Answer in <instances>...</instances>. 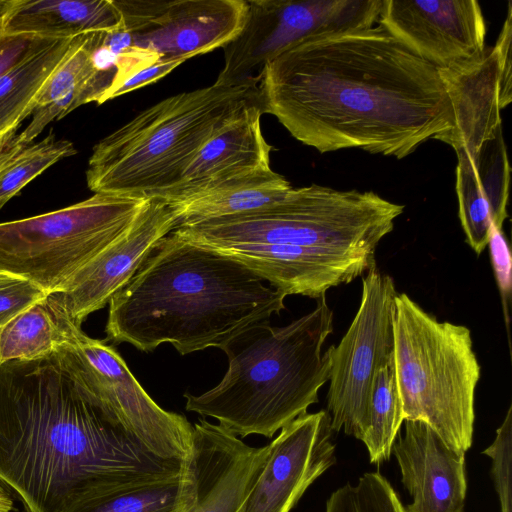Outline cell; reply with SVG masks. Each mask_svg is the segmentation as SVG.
I'll use <instances>...</instances> for the list:
<instances>
[{
	"label": "cell",
	"instance_id": "1",
	"mask_svg": "<svg viewBox=\"0 0 512 512\" xmlns=\"http://www.w3.org/2000/svg\"><path fill=\"white\" fill-rule=\"evenodd\" d=\"M259 107L320 153L405 158L453 127L439 72L382 25L307 40L266 64Z\"/></svg>",
	"mask_w": 512,
	"mask_h": 512
},
{
	"label": "cell",
	"instance_id": "2",
	"mask_svg": "<svg viewBox=\"0 0 512 512\" xmlns=\"http://www.w3.org/2000/svg\"><path fill=\"white\" fill-rule=\"evenodd\" d=\"M186 471L119 423L67 347L0 364V486L24 512H75Z\"/></svg>",
	"mask_w": 512,
	"mask_h": 512
},
{
	"label": "cell",
	"instance_id": "3",
	"mask_svg": "<svg viewBox=\"0 0 512 512\" xmlns=\"http://www.w3.org/2000/svg\"><path fill=\"white\" fill-rule=\"evenodd\" d=\"M264 282L237 259L170 232L111 298L104 341L144 352L170 343L181 355L221 349L285 309L286 295Z\"/></svg>",
	"mask_w": 512,
	"mask_h": 512
},
{
	"label": "cell",
	"instance_id": "4",
	"mask_svg": "<svg viewBox=\"0 0 512 512\" xmlns=\"http://www.w3.org/2000/svg\"><path fill=\"white\" fill-rule=\"evenodd\" d=\"M332 331L325 297L286 326L248 327L221 348L228 369L219 384L201 395L184 394L186 410L215 418L235 436L273 437L318 402L330 377L332 345L321 350Z\"/></svg>",
	"mask_w": 512,
	"mask_h": 512
},
{
	"label": "cell",
	"instance_id": "5",
	"mask_svg": "<svg viewBox=\"0 0 512 512\" xmlns=\"http://www.w3.org/2000/svg\"><path fill=\"white\" fill-rule=\"evenodd\" d=\"M258 87L212 84L146 108L92 149L86 170L94 193L160 199L181 179L203 145L243 108Z\"/></svg>",
	"mask_w": 512,
	"mask_h": 512
},
{
	"label": "cell",
	"instance_id": "6",
	"mask_svg": "<svg viewBox=\"0 0 512 512\" xmlns=\"http://www.w3.org/2000/svg\"><path fill=\"white\" fill-rule=\"evenodd\" d=\"M403 211L404 205L373 191L312 184L291 188L262 209L178 226L173 232L203 246L286 244L376 260L378 244Z\"/></svg>",
	"mask_w": 512,
	"mask_h": 512
},
{
	"label": "cell",
	"instance_id": "7",
	"mask_svg": "<svg viewBox=\"0 0 512 512\" xmlns=\"http://www.w3.org/2000/svg\"><path fill=\"white\" fill-rule=\"evenodd\" d=\"M394 365L403 419L429 425L449 446L473 442L481 367L464 325L438 321L405 293L394 311Z\"/></svg>",
	"mask_w": 512,
	"mask_h": 512
},
{
	"label": "cell",
	"instance_id": "8",
	"mask_svg": "<svg viewBox=\"0 0 512 512\" xmlns=\"http://www.w3.org/2000/svg\"><path fill=\"white\" fill-rule=\"evenodd\" d=\"M147 201L94 193L56 211L0 223V273L53 293L119 237Z\"/></svg>",
	"mask_w": 512,
	"mask_h": 512
},
{
	"label": "cell",
	"instance_id": "9",
	"mask_svg": "<svg viewBox=\"0 0 512 512\" xmlns=\"http://www.w3.org/2000/svg\"><path fill=\"white\" fill-rule=\"evenodd\" d=\"M383 0H247L240 33L224 47L214 84L258 87L263 67L310 39L366 29L378 21Z\"/></svg>",
	"mask_w": 512,
	"mask_h": 512
},
{
	"label": "cell",
	"instance_id": "10",
	"mask_svg": "<svg viewBox=\"0 0 512 512\" xmlns=\"http://www.w3.org/2000/svg\"><path fill=\"white\" fill-rule=\"evenodd\" d=\"M397 294L392 277L376 266L363 275L358 311L340 343L332 345L326 402L333 432L364 439L374 377L394 357Z\"/></svg>",
	"mask_w": 512,
	"mask_h": 512
},
{
	"label": "cell",
	"instance_id": "11",
	"mask_svg": "<svg viewBox=\"0 0 512 512\" xmlns=\"http://www.w3.org/2000/svg\"><path fill=\"white\" fill-rule=\"evenodd\" d=\"M57 313L67 337L62 346L72 352L86 384L102 405L155 455L187 461L193 426L186 417L161 408L113 346L87 336L81 327Z\"/></svg>",
	"mask_w": 512,
	"mask_h": 512
},
{
	"label": "cell",
	"instance_id": "12",
	"mask_svg": "<svg viewBox=\"0 0 512 512\" xmlns=\"http://www.w3.org/2000/svg\"><path fill=\"white\" fill-rule=\"evenodd\" d=\"M134 46L160 59H184L224 48L242 30L247 0H113Z\"/></svg>",
	"mask_w": 512,
	"mask_h": 512
},
{
	"label": "cell",
	"instance_id": "13",
	"mask_svg": "<svg viewBox=\"0 0 512 512\" xmlns=\"http://www.w3.org/2000/svg\"><path fill=\"white\" fill-rule=\"evenodd\" d=\"M377 23L438 71L461 69L486 50L476 0H383Z\"/></svg>",
	"mask_w": 512,
	"mask_h": 512
},
{
	"label": "cell",
	"instance_id": "14",
	"mask_svg": "<svg viewBox=\"0 0 512 512\" xmlns=\"http://www.w3.org/2000/svg\"><path fill=\"white\" fill-rule=\"evenodd\" d=\"M177 227L174 208L160 199H148L132 224L90 261L78 269L48 302L73 324L107 305L134 275L151 247Z\"/></svg>",
	"mask_w": 512,
	"mask_h": 512
},
{
	"label": "cell",
	"instance_id": "15",
	"mask_svg": "<svg viewBox=\"0 0 512 512\" xmlns=\"http://www.w3.org/2000/svg\"><path fill=\"white\" fill-rule=\"evenodd\" d=\"M512 5L496 44L458 70H440L453 110V127L437 136L454 151L473 150L500 129V111L512 101Z\"/></svg>",
	"mask_w": 512,
	"mask_h": 512
},
{
	"label": "cell",
	"instance_id": "16",
	"mask_svg": "<svg viewBox=\"0 0 512 512\" xmlns=\"http://www.w3.org/2000/svg\"><path fill=\"white\" fill-rule=\"evenodd\" d=\"M331 417L305 413L281 429L265 465L237 512H290L306 489L336 462Z\"/></svg>",
	"mask_w": 512,
	"mask_h": 512
},
{
	"label": "cell",
	"instance_id": "17",
	"mask_svg": "<svg viewBox=\"0 0 512 512\" xmlns=\"http://www.w3.org/2000/svg\"><path fill=\"white\" fill-rule=\"evenodd\" d=\"M270 445L251 447L219 424L199 419L187 461L195 500L187 512H237L260 475Z\"/></svg>",
	"mask_w": 512,
	"mask_h": 512
},
{
	"label": "cell",
	"instance_id": "18",
	"mask_svg": "<svg viewBox=\"0 0 512 512\" xmlns=\"http://www.w3.org/2000/svg\"><path fill=\"white\" fill-rule=\"evenodd\" d=\"M391 453L413 501L406 512H464L465 452L449 446L429 425L405 420Z\"/></svg>",
	"mask_w": 512,
	"mask_h": 512
},
{
	"label": "cell",
	"instance_id": "19",
	"mask_svg": "<svg viewBox=\"0 0 512 512\" xmlns=\"http://www.w3.org/2000/svg\"><path fill=\"white\" fill-rule=\"evenodd\" d=\"M206 247L237 259L286 296L320 299L330 288L348 284L376 266L373 259L295 245L223 244Z\"/></svg>",
	"mask_w": 512,
	"mask_h": 512
},
{
	"label": "cell",
	"instance_id": "20",
	"mask_svg": "<svg viewBox=\"0 0 512 512\" xmlns=\"http://www.w3.org/2000/svg\"><path fill=\"white\" fill-rule=\"evenodd\" d=\"M258 103L243 108L199 150L180 181L160 200L177 203L225 181L270 169L272 146L261 129Z\"/></svg>",
	"mask_w": 512,
	"mask_h": 512
},
{
	"label": "cell",
	"instance_id": "21",
	"mask_svg": "<svg viewBox=\"0 0 512 512\" xmlns=\"http://www.w3.org/2000/svg\"><path fill=\"white\" fill-rule=\"evenodd\" d=\"M456 193L466 242L480 255L488 246L492 224L503 229L511 168L500 129L473 150L456 151Z\"/></svg>",
	"mask_w": 512,
	"mask_h": 512
},
{
	"label": "cell",
	"instance_id": "22",
	"mask_svg": "<svg viewBox=\"0 0 512 512\" xmlns=\"http://www.w3.org/2000/svg\"><path fill=\"white\" fill-rule=\"evenodd\" d=\"M99 32L80 35L60 64L49 76L34 103L31 121L18 133V141L31 144L53 121L64 118L76 108L102 99L111 82L93 65L92 52Z\"/></svg>",
	"mask_w": 512,
	"mask_h": 512
},
{
	"label": "cell",
	"instance_id": "23",
	"mask_svg": "<svg viewBox=\"0 0 512 512\" xmlns=\"http://www.w3.org/2000/svg\"><path fill=\"white\" fill-rule=\"evenodd\" d=\"M0 18L8 33L55 40L121 27L113 0H7Z\"/></svg>",
	"mask_w": 512,
	"mask_h": 512
},
{
	"label": "cell",
	"instance_id": "24",
	"mask_svg": "<svg viewBox=\"0 0 512 512\" xmlns=\"http://www.w3.org/2000/svg\"><path fill=\"white\" fill-rule=\"evenodd\" d=\"M292 186L271 168L243 175L177 203V227L205 220L244 214L281 199ZM176 227V228H177Z\"/></svg>",
	"mask_w": 512,
	"mask_h": 512
},
{
	"label": "cell",
	"instance_id": "25",
	"mask_svg": "<svg viewBox=\"0 0 512 512\" xmlns=\"http://www.w3.org/2000/svg\"><path fill=\"white\" fill-rule=\"evenodd\" d=\"M74 38L55 41L0 78V134L31 116L38 94Z\"/></svg>",
	"mask_w": 512,
	"mask_h": 512
},
{
	"label": "cell",
	"instance_id": "26",
	"mask_svg": "<svg viewBox=\"0 0 512 512\" xmlns=\"http://www.w3.org/2000/svg\"><path fill=\"white\" fill-rule=\"evenodd\" d=\"M67 340L60 316L47 296L22 311L0 331V364L36 360L57 351Z\"/></svg>",
	"mask_w": 512,
	"mask_h": 512
},
{
	"label": "cell",
	"instance_id": "27",
	"mask_svg": "<svg viewBox=\"0 0 512 512\" xmlns=\"http://www.w3.org/2000/svg\"><path fill=\"white\" fill-rule=\"evenodd\" d=\"M403 421L393 357L378 369L372 383L368 428L362 440L371 463L390 458Z\"/></svg>",
	"mask_w": 512,
	"mask_h": 512
},
{
	"label": "cell",
	"instance_id": "28",
	"mask_svg": "<svg viewBox=\"0 0 512 512\" xmlns=\"http://www.w3.org/2000/svg\"><path fill=\"white\" fill-rule=\"evenodd\" d=\"M194 500L195 484L187 464L181 476L112 494L75 512H187Z\"/></svg>",
	"mask_w": 512,
	"mask_h": 512
},
{
	"label": "cell",
	"instance_id": "29",
	"mask_svg": "<svg viewBox=\"0 0 512 512\" xmlns=\"http://www.w3.org/2000/svg\"><path fill=\"white\" fill-rule=\"evenodd\" d=\"M76 152L71 141L57 139L52 131L42 140L27 145L18 158L0 174V209L30 181Z\"/></svg>",
	"mask_w": 512,
	"mask_h": 512
},
{
	"label": "cell",
	"instance_id": "30",
	"mask_svg": "<svg viewBox=\"0 0 512 512\" xmlns=\"http://www.w3.org/2000/svg\"><path fill=\"white\" fill-rule=\"evenodd\" d=\"M325 512H406L389 481L379 472H368L355 485L335 490Z\"/></svg>",
	"mask_w": 512,
	"mask_h": 512
},
{
	"label": "cell",
	"instance_id": "31",
	"mask_svg": "<svg viewBox=\"0 0 512 512\" xmlns=\"http://www.w3.org/2000/svg\"><path fill=\"white\" fill-rule=\"evenodd\" d=\"M512 407L510 406L502 425L496 431L493 443L482 453L492 460L491 474L499 496L501 512L511 510V457H512Z\"/></svg>",
	"mask_w": 512,
	"mask_h": 512
},
{
	"label": "cell",
	"instance_id": "32",
	"mask_svg": "<svg viewBox=\"0 0 512 512\" xmlns=\"http://www.w3.org/2000/svg\"><path fill=\"white\" fill-rule=\"evenodd\" d=\"M47 295L27 279L0 273V331L14 317Z\"/></svg>",
	"mask_w": 512,
	"mask_h": 512
},
{
	"label": "cell",
	"instance_id": "33",
	"mask_svg": "<svg viewBox=\"0 0 512 512\" xmlns=\"http://www.w3.org/2000/svg\"><path fill=\"white\" fill-rule=\"evenodd\" d=\"M55 41L34 35L8 33L0 18V78Z\"/></svg>",
	"mask_w": 512,
	"mask_h": 512
},
{
	"label": "cell",
	"instance_id": "34",
	"mask_svg": "<svg viewBox=\"0 0 512 512\" xmlns=\"http://www.w3.org/2000/svg\"><path fill=\"white\" fill-rule=\"evenodd\" d=\"M488 246L490 248L495 278L502 298L505 318L508 323V303L511 298L512 288V264L509 245L503 229H498L492 224Z\"/></svg>",
	"mask_w": 512,
	"mask_h": 512
},
{
	"label": "cell",
	"instance_id": "35",
	"mask_svg": "<svg viewBox=\"0 0 512 512\" xmlns=\"http://www.w3.org/2000/svg\"><path fill=\"white\" fill-rule=\"evenodd\" d=\"M185 61L184 59H161L157 61L127 79L113 93L112 99L162 79Z\"/></svg>",
	"mask_w": 512,
	"mask_h": 512
},
{
	"label": "cell",
	"instance_id": "36",
	"mask_svg": "<svg viewBox=\"0 0 512 512\" xmlns=\"http://www.w3.org/2000/svg\"><path fill=\"white\" fill-rule=\"evenodd\" d=\"M14 126L0 134V174L7 169L21 154L27 145L18 141V129Z\"/></svg>",
	"mask_w": 512,
	"mask_h": 512
},
{
	"label": "cell",
	"instance_id": "37",
	"mask_svg": "<svg viewBox=\"0 0 512 512\" xmlns=\"http://www.w3.org/2000/svg\"><path fill=\"white\" fill-rule=\"evenodd\" d=\"M13 509V500L10 494L0 486V512H10Z\"/></svg>",
	"mask_w": 512,
	"mask_h": 512
},
{
	"label": "cell",
	"instance_id": "38",
	"mask_svg": "<svg viewBox=\"0 0 512 512\" xmlns=\"http://www.w3.org/2000/svg\"><path fill=\"white\" fill-rule=\"evenodd\" d=\"M6 3H7V0H0V13L3 11Z\"/></svg>",
	"mask_w": 512,
	"mask_h": 512
}]
</instances>
